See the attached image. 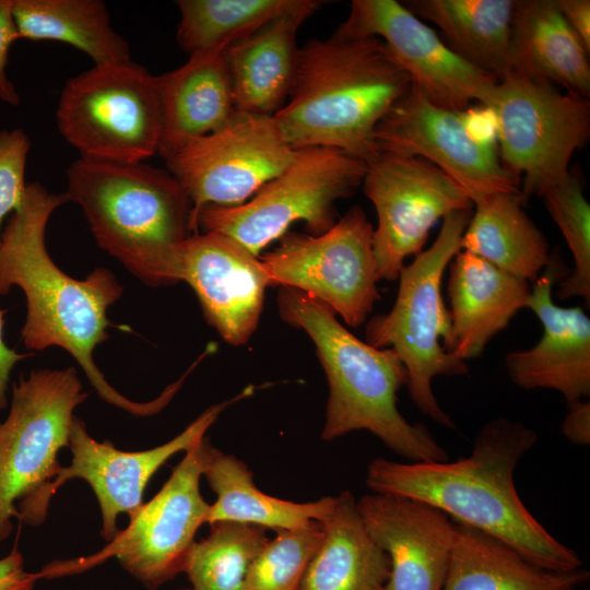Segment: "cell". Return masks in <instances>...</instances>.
I'll list each match as a JSON object with an SVG mask.
<instances>
[{
  "mask_svg": "<svg viewBox=\"0 0 590 590\" xmlns=\"http://www.w3.org/2000/svg\"><path fill=\"white\" fill-rule=\"evenodd\" d=\"M64 202V193L50 192L39 182L26 185L23 204L10 215L0 236V295L17 286L26 297L21 330L26 349H63L102 400L132 415H154L170 402L181 384L175 381L154 400L135 402L111 387L96 366L94 350L108 339L107 310L121 297L122 287L106 268L76 280L52 261L45 244L46 227L51 213Z\"/></svg>",
  "mask_w": 590,
  "mask_h": 590,
  "instance_id": "6da1fadb",
  "label": "cell"
},
{
  "mask_svg": "<svg viewBox=\"0 0 590 590\" xmlns=\"http://www.w3.org/2000/svg\"><path fill=\"white\" fill-rule=\"evenodd\" d=\"M536 441V433L523 423L495 417L480 428L468 457L452 462L376 458L367 467L366 485L374 493L427 503L541 568L573 571L582 567L578 554L533 517L516 489L515 470Z\"/></svg>",
  "mask_w": 590,
  "mask_h": 590,
  "instance_id": "7a4b0ae2",
  "label": "cell"
},
{
  "mask_svg": "<svg viewBox=\"0 0 590 590\" xmlns=\"http://www.w3.org/2000/svg\"><path fill=\"white\" fill-rule=\"evenodd\" d=\"M411 86L381 39L337 28L299 48L290 95L273 120L293 150L332 148L368 163L379 153L376 127Z\"/></svg>",
  "mask_w": 590,
  "mask_h": 590,
  "instance_id": "3957f363",
  "label": "cell"
},
{
  "mask_svg": "<svg viewBox=\"0 0 590 590\" xmlns=\"http://www.w3.org/2000/svg\"><path fill=\"white\" fill-rule=\"evenodd\" d=\"M281 318L304 330L316 345L329 386L321 438L367 430L410 462H440L448 453L423 424L400 413L397 393L406 369L392 349H377L342 326L323 303L294 288L278 294Z\"/></svg>",
  "mask_w": 590,
  "mask_h": 590,
  "instance_id": "277c9868",
  "label": "cell"
},
{
  "mask_svg": "<svg viewBox=\"0 0 590 590\" xmlns=\"http://www.w3.org/2000/svg\"><path fill=\"white\" fill-rule=\"evenodd\" d=\"M68 201L83 211L97 245L150 286L176 284L191 202L167 170L145 162L79 158L67 170Z\"/></svg>",
  "mask_w": 590,
  "mask_h": 590,
  "instance_id": "5b68a950",
  "label": "cell"
},
{
  "mask_svg": "<svg viewBox=\"0 0 590 590\" xmlns=\"http://www.w3.org/2000/svg\"><path fill=\"white\" fill-rule=\"evenodd\" d=\"M471 215V210H462L442 219L430 247L401 269L391 310L373 317L365 330L368 344L392 349L402 361L408 373L409 394L417 410L452 429L455 423L438 403L432 382L437 376H461L469 371L467 362L446 351L451 322L441 295V282L447 266L461 249V237Z\"/></svg>",
  "mask_w": 590,
  "mask_h": 590,
  "instance_id": "8992f818",
  "label": "cell"
},
{
  "mask_svg": "<svg viewBox=\"0 0 590 590\" xmlns=\"http://www.w3.org/2000/svg\"><path fill=\"white\" fill-rule=\"evenodd\" d=\"M86 398L73 367L35 369L13 384L0 422V542L10 536L13 518L45 521L49 486L62 467L58 452L69 446L73 411Z\"/></svg>",
  "mask_w": 590,
  "mask_h": 590,
  "instance_id": "52a82bcc",
  "label": "cell"
},
{
  "mask_svg": "<svg viewBox=\"0 0 590 590\" xmlns=\"http://www.w3.org/2000/svg\"><path fill=\"white\" fill-rule=\"evenodd\" d=\"M366 167L365 161L337 149L296 150L291 164L246 202L202 208L193 233L226 235L256 256L297 221L310 235H320L335 224V202L354 193Z\"/></svg>",
  "mask_w": 590,
  "mask_h": 590,
  "instance_id": "ba28073f",
  "label": "cell"
},
{
  "mask_svg": "<svg viewBox=\"0 0 590 590\" xmlns=\"http://www.w3.org/2000/svg\"><path fill=\"white\" fill-rule=\"evenodd\" d=\"M56 121L81 158L145 162L157 154L161 134L155 75L131 60L94 64L66 82Z\"/></svg>",
  "mask_w": 590,
  "mask_h": 590,
  "instance_id": "9c48e42d",
  "label": "cell"
},
{
  "mask_svg": "<svg viewBox=\"0 0 590 590\" xmlns=\"http://www.w3.org/2000/svg\"><path fill=\"white\" fill-rule=\"evenodd\" d=\"M484 107L495 122L503 165L523 179L524 200L562 180L590 134L586 97L523 75L498 80Z\"/></svg>",
  "mask_w": 590,
  "mask_h": 590,
  "instance_id": "30bf717a",
  "label": "cell"
},
{
  "mask_svg": "<svg viewBox=\"0 0 590 590\" xmlns=\"http://www.w3.org/2000/svg\"><path fill=\"white\" fill-rule=\"evenodd\" d=\"M216 450L204 436L186 451L161 491L129 517V526L103 550L75 560L54 562L38 577L83 571L110 557L150 589L182 573L196 532L205 523L210 504L200 493V480Z\"/></svg>",
  "mask_w": 590,
  "mask_h": 590,
  "instance_id": "8fae6325",
  "label": "cell"
},
{
  "mask_svg": "<svg viewBox=\"0 0 590 590\" xmlns=\"http://www.w3.org/2000/svg\"><path fill=\"white\" fill-rule=\"evenodd\" d=\"M373 232L364 210L354 205L326 233L287 232L259 258L271 286L300 291L355 328L380 298Z\"/></svg>",
  "mask_w": 590,
  "mask_h": 590,
  "instance_id": "7c38bea8",
  "label": "cell"
},
{
  "mask_svg": "<svg viewBox=\"0 0 590 590\" xmlns=\"http://www.w3.org/2000/svg\"><path fill=\"white\" fill-rule=\"evenodd\" d=\"M273 117L236 111L221 129L194 139L166 160L191 202L190 232L206 205H237L293 161Z\"/></svg>",
  "mask_w": 590,
  "mask_h": 590,
  "instance_id": "4fadbf2b",
  "label": "cell"
},
{
  "mask_svg": "<svg viewBox=\"0 0 590 590\" xmlns=\"http://www.w3.org/2000/svg\"><path fill=\"white\" fill-rule=\"evenodd\" d=\"M362 185L378 217L373 232L378 280H397L405 259L423 251L439 219L473 204L447 174L421 157L379 152L367 163Z\"/></svg>",
  "mask_w": 590,
  "mask_h": 590,
  "instance_id": "5bb4252c",
  "label": "cell"
},
{
  "mask_svg": "<svg viewBox=\"0 0 590 590\" xmlns=\"http://www.w3.org/2000/svg\"><path fill=\"white\" fill-rule=\"evenodd\" d=\"M378 152L421 157L447 174L472 203L499 192H518L519 180L494 145L476 137L467 113L436 106L412 84L375 130Z\"/></svg>",
  "mask_w": 590,
  "mask_h": 590,
  "instance_id": "9a60e30c",
  "label": "cell"
},
{
  "mask_svg": "<svg viewBox=\"0 0 590 590\" xmlns=\"http://www.w3.org/2000/svg\"><path fill=\"white\" fill-rule=\"evenodd\" d=\"M338 30L381 39L422 95L445 109L465 113L473 101L486 106L498 81L460 58L396 0H353Z\"/></svg>",
  "mask_w": 590,
  "mask_h": 590,
  "instance_id": "2e32d148",
  "label": "cell"
},
{
  "mask_svg": "<svg viewBox=\"0 0 590 590\" xmlns=\"http://www.w3.org/2000/svg\"><path fill=\"white\" fill-rule=\"evenodd\" d=\"M252 392L245 389L232 400L205 410L172 440L143 451H122L109 441L99 442L86 430L85 424L74 417L69 448L70 465L61 467L49 486L52 495L67 481L82 479L92 487L102 512V536L111 541L118 533L117 518L121 514L131 517L142 506L145 487L155 472L174 455L187 451L199 442L220 413L233 402Z\"/></svg>",
  "mask_w": 590,
  "mask_h": 590,
  "instance_id": "e0dca14e",
  "label": "cell"
},
{
  "mask_svg": "<svg viewBox=\"0 0 590 590\" xmlns=\"http://www.w3.org/2000/svg\"><path fill=\"white\" fill-rule=\"evenodd\" d=\"M176 280L192 287L206 321L234 346L245 344L257 329L271 286L259 256L214 232L187 237Z\"/></svg>",
  "mask_w": 590,
  "mask_h": 590,
  "instance_id": "ac0fdd59",
  "label": "cell"
},
{
  "mask_svg": "<svg viewBox=\"0 0 590 590\" xmlns=\"http://www.w3.org/2000/svg\"><path fill=\"white\" fill-rule=\"evenodd\" d=\"M566 272L560 258L552 256L533 282L527 307L539 318L542 337L532 347L507 354L505 362L516 386L558 391L569 404L590 394V319L581 307L553 302L552 288Z\"/></svg>",
  "mask_w": 590,
  "mask_h": 590,
  "instance_id": "d6986e66",
  "label": "cell"
},
{
  "mask_svg": "<svg viewBox=\"0 0 590 590\" xmlns=\"http://www.w3.org/2000/svg\"><path fill=\"white\" fill-rule=\"evenodd\" d=\"M356 502L368 533L388 555L386 590H441L453 520L427 503L400 495L373 493Z\"/></svg>",
  "mask_w": 590,
  "mask_h": 590,
  "instance_id": "ffe728a7",
  "label": "cell"
},
{
  "mask_svg": "<svg viewBox=\"0 0 590 590\" xmlns=\"http://www.w3.org/2000/svg\"><path fill=\"white\" fill-rule=\"evenodd\" d=\"M161 115L158 154L166 161L194 139L225 126L236 114L227 49L190 55L155 75Z\"/></svg>",
  "mask_w": 590,
  "mask_h": 590,
  "instance_id": "44dd1931",
  "label": "cell"
},
{
  "mask_svg": "<svg viewBox=\"0 0 590 590\" xmlns=\"http://www.w3.org/2000/svg\"><path fill=\"white\" fill-rule=\"evenodd\" d=\"M447 292L451 338L446 351L467 362L481 356L488 342L528 307L531 286L460 249L449 267Z\"/></svg>",
  "mask_w": 590,
  "mask_h": 590,
  "instance_id": "7402d4cb",
  "label": "cell"
},
{
  "mask_svg": "<svg viewBox=\"0 0 590 590\" xmlns=\"http://www.w3.org/2000/svg\"><path fill=\"white\" fill-rule=\"evenodd\" d=\"M321 4L317 0H298L292 9L228 47L237 111L273 117L284 106L296 71L298 30Z\"/></svg>",
  "mask_w": 590,
  "mask_h": 590,
  "instance_id": "603a6c76",
  "label": "cell"
},
{
  "mask_svg": "<svg viewBox=\"0 0 590 590\" xmlns=\"http://www.w3.org/2000/svg\"><path fill=\"white\" fill-rule=\"evenodd\" d=\"M589 51L555 0H516L511 21V72L588 97Z\"/></svg>",
  "mask_w": 590,
  "mask_h": 590,
  "instance_id": "cb8c5ba5",
  "label": "cell"
},
{
  "mask_svg": "<svg viewBox=\"0 0 590 590\" xmlns=\"http://www.w3.org/2000/svg\"><path fill=\"white\" fill-rule=\"evenodd\" d=\"M323 535L298 590H386L390 562L368 533L350 491L321 522Z\"/></svg>",
  "mask_w": 590,
  "mask_h": 590,
  "instance_id": "d4e9b609",
  "label": "cell"
},
{
  "mask_svg": "<svg viewBox=\"0 0 590 590\" xmlns=\"http://www.w3.org/2000/svg\"><path fill=\"white\" fill-rule=\"evenodd\" d=\"M455 522V539L441 590H565L589 579L585 568H541L503 541Z\"/></svg>",
  "mask_w": 590,
  "mask_h": 590,
  "instance_id": "484cf974",
  "label": "cell"
},
{
  "mask_svg": "<svg viewBox=\"0 0 590 590\" xmlns=\"http://www.w3.org/2000/svg\"><path fill=\"white\" fill-rule=\"evenodd\" d=\"M523 203L521 191L494 193L473 203L475 211L460 247L530 283L547 267L552 255Z\"/></svg>",
  "mask_w": 590,
  "mask_h": 590,
  "instance_id": "4316f807",
  "label": "cell"
},
{
  "mask_svg": "<svg viewBox=\"0 0 590 590\" xmlns=\"http://www.w3.org/2000/svg\"><path fill=\"white\" fill-rule=\"evenodd\" d=\"M433 22L460 58L500 80L511 72L514 0H414L404 4Z\"/></svg>",
  "mask_w": 590,
  "mask_h": 590,
  "instance_id": "83f0119b",
  "label": "cell"
},
{
  "mask_svg": "<svg viewBox=\"0 0 590 590\" xmlns=\"http://www.w3.org/2000/svg\"><path fill=\"white\" fill-rule=\"evenodd\" d=\"M203 476L216 495L209 506L205 523L231 521L276 531L292 530L331 514L335 497L295 503L264 494L253 482L252 472L234 455L216 450Z\"/></svg>",
  "mask_w": 590,
  "mask_h": 590,
  "instance_id": "f1b7e54d",
  "label": "cell"
},
{
  "mask_svg": "<svg viewBox=\"0 0 590 590\" xmlns=\"http://www.w3.org/2000/svg\"><path fill=\"white\" fill-rule=\"evenodd\" d=\"M12 12L20 38L68 44L94 64L131 60L101 0H13Z\"/></svg>",
  "mask_w": 590,
  "mask_h": 590,
  "instance_id": "f546056e",
  "label": "cell"
},
{
  "mask_svg": "<svg viewBox=\"0 0 590 590\" xmlns=\"http://www.w3.org/2000/svg\"><path fill=\"white\" fill-rule=\"evenodd\" d=\"M298 0H179L178 46L186 54L228 49Z\"/></svg>",
  "mask_w": 590,
  "mask_h": 590,
  "instance_id": "4dcf8cb0",
  "label": "cell"
},
{
  "mask_svg": "<svg viewBox=\"0 0 590 590\" xmlns=\"http://www.w3.org/2000/svg\"><path fill=\"white\" fill-rule=\"evenodd\" d=\"M191 546L182 573L191 590H241L249 565L269 541L267 529L217 521Z\"/></svg>",
  "mask_w": 590,
  "mask_h": 590,
  "instance_id": "1f68e13d",
  "label": "cell"
},
{
  "mask_svg": "<svg viewBox=\"0 0 590 590\" xmlns=\"http://www.w3.org/2000/svg\"><path fill=\"white\" fill-rule=\"evenodd\" d=\"M542 197L574 258V270L559 283L562 300L580 297L590 303V205L575 172L548 188Z\"/></svg>",
  "mask_w": 590,
  "mask_h": 590,
  "instance_id": "d6a6232c",
  "label": "cell"
},
{
  "mask_svg": "<svg viewBox=\"0 0 590 590\" xmlns=\"http://www.w3.org/2000/svg\"><path fill=\"white\" fill-rule=\"evenodd\" d=\"M322 535L318 521L278 531L249 565L241 590H298Z\"/></svg>",
  "mask_w": 590,
  "mask_h": 590,
  "instance_id": "836d02e7",
  "label": "cell"
},
{
  "mask_svg": "<svg viewBox=\"0 0 590 590\" xmlns=\"http://www.w3.org/2000/svg\"><path fill=\"white\" fill-rule=\"evenodd\" d=\"M30 149L31 141L23 129L0 132V227L3 219L24 202V174Z\"/></svg>",
  "mask_w": 590,
  "mask_h": 590,
  "instance_id": "e575fe53",
  "label": "cell"
},
{
  "mask_svg": "<svg viewBox=\"0 0 590 590\" xmlns=\"http://www.w3.org/2000/svg\"><path fill=\"white\" fill-rule=\"evenodd\" d=\"M13 0H0V101L17 106L20 96L7 75L9 50L20 39L13 17Z\"/></svg>",
  "mask_w": 590,
  "mask_h": 590,
  "instance_id": "d590c367",
  "label": "cell"
},
{
  "mask_svg": "<svg viewBox=\"0 0 590 590\" xmlns=\"http://www.w3.org/2000/svg\"><path fill=\"white\" fill-rule=\"evenodd\" d=\"M37 579L38 574L25 570L23 556L16 548L0 558V590H34Z\"/></svg>",
  "mask_w": 590,
  "mask_h": 590,
  "instance_id": "8d00e7d4",
  "label": "cell"
},
{
  "mask_svg": "<svg viewBox=\"0 0 590 590\" xmlns=\"http://www.w3.org/2000/svg\"><path fill=\"white\" fill-rule=\"evenodd\" d=\"M562 434L576 446L590 444V402L579 400L568 404L562 423Z\"/></svg>",
  "mask_w": 590,
  "mask_h": 590,
  "instance_id": "74e56055",
  "label": "cell"
},
{
  "mask_svg": "<svg viewBox=\"0 0 590 590\" xmlns=\"http://www.w3.org/2000/svg\"><path fill=\"white\" fill-rule=\"evenodd\" d=\"M566 22L578 35L587 50H590V1L555 0Z\"/></svg>",
  "mask_w": 590,
  "mask_h": 590,
  "instance_id": "f35d334b",
  "label": "cell"
},
{
  "mask_svg": "<svg viewBox=\"0 0 590 590\" xmlns=\"http://www.w3.org/2000/svg\"><path fill=\"white\" fill-rule=\"evenodd\" d=\"M4 315L5 310L0 309V411L7 406V391L10 375L17 362L32 354H21L10 349L4 342Z\"/></svg>",
  "mask_w": 590,
  "mask_h": 590,
  "instance_id": "ab89813d",
  "label": "cell"
},
{
  "mask_svg": "<svg viewBox=\"0 0 590 590\" xmlns=\"http://www.w3.org/2000/svg\"><path fill=\"white\" fill-rule=\"evenodd\" d=\"M565 590H574V588H570V589H565Z\"/></svg>",
  "mask_w": 590,
  "mask_h": 590,
  "instance_id": "60d3db41",
  "label": "cell"
},
{
  "mask_svg": "<svg viewBox=\"0 0 590 590\" xmlns=\"http://www.w3.org/2000/svg\"><path fill=\"white\" fill-rule=\"evenodd\" d=\"M184 590H191V589H184Z\"/></svg>",
  "mask_w": 590,
  "mask_h": 590,
  "instance_id": "b9f144b4",
  "label": "cell"
}]
</instances>
